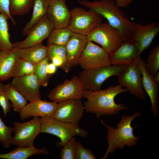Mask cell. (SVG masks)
<instances>
[{
    "mask_svg": "<svg viewBox=\"0 0 159 159\" xmlns=\"http://www.w3.org/2000/svg\"><path fill=\"white\" fill-rule=\"evenodd\" d=\"M119 84L107 89L96 91L84 90L83 97L86 99L84 104L86 112L96 115L99 118L102 116L117 115L122 110L128 108L123 103H117L115 97L118 95L128 92Z\"/></svg>",
    "mask_w": 159,
    "mask_h": 159,
    "instance_id": "6da1fadb",
    "label": "cell"
},
{
    "mask_svg": "<svg viewBox=\"0 0 159 159\" xmlns=\"http://www.w3.org/2000/svg\"><path fill=\"white\" fill-rule=\"evenodd\" d=\"M79 4L94 11L105 18L108 23L118 30L123 41L130 38L135 28V24L126 16L125 12L115 0H78Z\"/></svg>",
    "mask_w": 159,
    "mask_h": 159,
    "instance_id": "7a4b0ae2",
    "label": "cell"
},
{
    "mask_svg": "<svg viewBox=\"0 0 159 159\" xmlns=\"http://www.w3.org/2000/svg\"><path fill=\"white\" fill-rule=\"evenodd\" d=\"M140 115L139 112H135L132 116L123 115L116 127L110 126L101 120V123L107 129L106 139L108 144L105 155L101 159H106L109 154L112 155L116 149H123L125 146L132 147L136 145L140 137L135 136L133 130L140 125L134 127L131 126V123Z\"/></svg>",
    "mask_w": 159,
    "mask_h": 159,
    "instance_id": "3957f363",
    "label": "cell"
},
{
    "mask_svg": "<svg viewBox=\"0 0 159 159\" xmlns=\"http://www.w3.org/2000/svg\"><path fill=\"white\" fill-rule=\"evenodd\" d=\"M40 121V133H47L59 138L60 141L56 143L59 147L63 146L75 136L86 137L88 134L79 125L60 121L53 117H41Z\"/></svg>",
    "mask_w": 159,
    "mask_h": 159,
    "instance_id": "277c9868",
    "label": "cell"
},
{
    "mask_svg": "<svg viewBox=\"0 0 159 159\" xmlns=\"http://www.w3.org/2000/svg\"><path fill=\"white\" fill-rule=\"evenodd\" d=\"M126 66L110 64L96 68L83 69L79 78L84 90L92 91L101 90L103 83L108 78L117 76Z\"/></svg>",
    "mask_w": 159,
    "mask_h": 159,
    "instance_id": "5b68a950",
    "label": "cell"
},
{
    "mask_svg": "<svg viewBox=\"0 0 159 159\" xmlns=\"http://www.w3.org/2000/svg\"><path fill=\"white\" fill-rule=\"evenodd\" d=\"M71 13L67 27L74 33L87 36L102 22V17L91 9L76 7L71 11Z\"/></svg>",
    "mask_w": 159,
    "mask_h": 159,
    "instance_id": "8992f818",
    "label": "cell"
},
{
    "mask_svg": "<svg viewBox=\"0 0 159 159\" xmlns=\"http://www.w3.org/2000/svg\"><path fill=\"white\" fill-rule=\"evenodd\" d=\"M88 41L99 44L109 54L123 41L120 31L108 22H102L87 36Z\"/></svg>",
    "mask_w": 159,
    "mask_h": 159,
    "instance_id": "52a82bcc",
    "label": "cell"
},
{
    "mask_svg": "<svg viewBox=\"0 0 159 159\" xmlns=\"http://www.w3.org/2000/svg\"><path fill=\"white\" fill-rule=\"evenodd\" d=\"M13 132L11 144L26 147H34V142L40 133V118L34 117L31 120L23 122H13Z\"/></svg>",
    "mask_w": 159,
    "mask_h": 159,
    "instance_id": "ba28073f",
    "label": "cell"
},
{
    "mask_svg": "<svg viewBox=\"0 0 159 159\" xmlns=\"http://www.w3.org/2000/svg\"><path fill=\"white\" fill-rule=\"evenodd\" d=\"M136 61L126 66L117 76L118 81L137 98L145 100L147 95L143 87L141 73Z\"/></svg>",
    "mask_w": 159,
    "mask_h": 159,
    "instance_id": "9c48e42d",
    "label": "cell"
},
{
    "mask_svg": "<svg viewBox=\"0 0 159 159\" xmlns=\"http://www.w3.org/2000/svg\"><path fill=\"white\" fill-rule=\"evenodd\" d=\"M84 90L78 76H74L53 88L47 96L52 101L57 103L72 99L81 100Z\"/></svg>",
    "mask_w": 159,
    "mask_h": 159,
    "instance_id": "30bf717a",
    "label": "cell"
},
{
    "mask_svg": "<svg viewBox=\"0 0 159 159\" xmlns=\"http://www.w3.org/2000/svg\"><path fill=\"white\" fill-rule=\"evenodd\" d=\"M109 54L102 47L88 41L77 62L83 69H91L110 65Z\"/></svg>",
    "mask_w": 159,
    "mask_h": 159,
    "instance_id": "8fae6325",
    "label": "cell"
},
{
    "mask_svg": "<svg viewBox=\"0 0 159 159\" xmlns=\"http://www.w3.org/2000/svg\"><path fill=\"white\" fill-rule=\"evenodd\" d=\"M47 14L31 28L24 40L12 43L14 49H22L36 45L48 38L54 29Z\"/></svg>",
    "mask_w": 159,
    "mask_h": 159,
    "instance_id": "7c38bea8",
    "label": "cell"
},
{
    "mask_svg": "<svg viewBox=\"0 0 159 159\" xmlns=\"http://www.w3.org/2000/svg\"><path fill=\"white\" fill-rule=\"evenodd\" d=\"M85 110L81 99H72L57 103L53 117L60 121L79 125Z\"/></svg>",
    "mask_w": 159,
    "mask_h": 159,
    "instance_id": "4fadbf2b",
    "label": "cell"
},
{
    "mask_svg": "<svg viewBox=\"0 0 159 159\" xmlns=\"http://www.w3.org/2000/svg\"><path fill=\"white\" fill-rule=\"evenodd\" d=\"M140 56L137 44L130 38L109 54L110 62L111 65L127 66L136 61Z\"/></svg>",
    "mask_w": 159,
    "mask_h": 159,
    "instance_id": "5bb4252c",
    "label": "cell"
},
{
    "mask_svg": "<svg viewBox=\"0 0 159 159\" xmlns=\"http://www.w3.org/2000/svg\"><path fill=\"white\" fill-rule=\"evenodd\" d=\"M10 83L29 102L41 99V86L34 73L14 77Z\"/></svg>",
    "mask_w": 159,
    "mask_h": 159,
    "instance_id": "9a60e30c",
    "label": "cell"
},
{
    "mask_svg": "<svg viewBox=\"0 0 159 159\" xmlns=\"http://www.w3.org/2000/svg\"><path fill=\"white\" fill-rule=\"evenodd\" d=\"M88 42L87 36L73 32L65 46L66 62L63 70L68 72L71 68L77 65L78 61Z\"/></svg>",
    "mask_w": 159,
    "mask_h": 159,
    "instance_id": "2e32d148",
    "label": "cell"
},
{
    "mask_svg": "<svg viewBox=\"0 0 159 159\" xmlns=\"http://www.w3.org/2000/svg\"><path fill=\"white\" fill-rule=\"evenodd\" d=\"M135 29L130 38L137 44L140 55L151 44L159 32V24L153 22L146 25L135 24Z\"/></svg>",
    "mask_w": 159,
    "mask_h": 159,
    "instance_id": "e0dca14e",
    "label": "cell"
},
{
    "mask_svg": "<svg viewBox=\"0 0 159 159\" xmlns=\"http://www.w3.org/2000/svg\"><path fill=\"white\" fill-rule=\"evenodd\" d=\"M57 103L41 99L30 102L19 112L22 120L31 117H53Z\"/></svg>",
    "mask_w": 159,
    "mask_h": 159,
    "instance_id": "ac0fdd59",
    "label": "cell"
},
{
    "mask_svg": "<svg viewBox=\"0 0 159 159\" xmlns=\"http://www.w3.org/2000/svg\"><path fill=\"white\" fill-rule=\"evenodd\" d=\"M136 62L141 72L143 87L145 92L149 96L151 101L150 110L154 117L158 114V86L154 80L153 77L147 72L145 67V62L140 56Z\"/></svg>",
    "mask_w": 159,
    "mask_h": 159,
    "instance_id": "d6986e66",
    "label": "cell"
},
{
    "mask_svg": "<svg viewBox=\"0 0 159 159\" xmlns=\"http://www.w3.org/2000/svg\"><path fill=\"white\" fill-rule=\"evenodd\" d=\"M47 14L55 29L67 27L71 13L66 0H52L49 3Z\"/></svg>",
    "mask_w": 159,
    "mask_h": 159,
    "instance_id": "ffe728a7",
    "label": "cell"
},
{
    "mask_svg": "<svg viewBox=\"0 0 159 159\" xmlns=\"http://www.w3.org/2000/svg\"><path fill=\"white\" fill-rule=\"evenodd\" d=\"M16 58L22 59L34 64L47 57V46L42 42L29 47L14 49Z\"/></svg>",
    "mask_w": 159,
    "mask_h": 159,
    "instance_id": "44dd1931",
    "label": "cell"
},
{
    "mask_svg": "<svg viewBox=\"0 0 159 159\" xmlns=\"http://www.w3.org/2000/svg\"><path fill=\"white\" fill-rule=\"evenodd\" d=\"M49 153V150L46 148H38L34 146L28 147L18 146L9 152L0 154V158L26 159L34 155H47Z\"/></svg>",
    "mask_w": 159,
    "mask_h": 159,
    "instance_id": "7402d4cb",
    "label": "cell"
},
{
    "mask_svg": "<svg viewBox=\"0 0 159 159\" xmlns=\"http://www.w3.org/2000/svg\"><path fill=\"white\" fill-rule=\"evenodd\" d=\"M16 59L14 49L0 50V82L11 78V71Z\"/></svg>",
    "mask_w": 159,
    "mask_h": 159,
    "instance_id": "603a6c76",
    "label": "cell"
},
{
    "mask_svg": "<svg viewBox=\"0 0 159 159\" xmlns=\"http://www.w3.org/2000/svg\"><path fill=\"white\" fill-rule=\"evenodd\" d=\"M49 4L47 0H34L32 16L22 30L23 35H27L32 27L47 14Z\"/></svg>",
    "mask_w": 159,
    "mask_h": 159,
    "instance_id": "cb8c5ba5",
    "label": "cell"
},
{
    "mask_svg": "<svg viewBox=\"0 0 159 159\" xmlns=\"http://www.w3.org/2000/svg\"><path fill=\"white\" fill-rule=\"evenodd\" d=\"M5 90L9 100L11 103L14 111L19 113L28 104L27 100L10 83L5 85Z\"/></svg>",
    "mask_w": 159,
    "mask_h": 159,
    "instance_id": "d4e9b609",
    "label": "cell"
},
{
    "mask_svg": "<svg viewBox=\"0 0 159 159\" xmlns=\"http://www.w3.org/2000/svg\"><path fill=\"white\" fill-rule=\"evenodd\" d=\"M73 32L67 27L54 28L48 38L47 45L65 46Z\"/></svg>",
    "mask_w": 159,
    "mask_h": 159,
    "instance_id": "484cf974",
    "label": "cell"
},
{
    "mask_svg": "<svg viewBox=\"0 0 159 159\" xmlns=\"http://www.w3.org/2000/svg\"><path fill=\"white\" fill-rule=\"evenodd\" d=\"M8 19L4 15L0 14V48L13 50V44L10 39Z\"/></svg>",
    "mask_w": 159,
    "mask_h": 159,
    "instance_id": "4316f807",
    "label": "cell"
},
{
    "mask_svg": "<svg viewBox=\"0 0 159 159\" xmlns=\"http://www.w3.org/2000/svg\"><path fill=\"white\" fill-rule=\"evenodd\" d=\"M34 65L22 59L16 58L11 72V77H21L34 73Z\"/></svg>",
    "mask_w": 159,
    "mask_h": 159,
    "instance_id": "83f0119b",
    "label": "cell"
},
{
    "mask_svg": "<svg viewBox=\"0 0 159 159\" xmlns=\"http://www.w3.org/2000/svg\"><path fill=\"white\" fill-rule=\"evenodd\" d=\"M50 60L47 57L41 61L34 64V74L36 75L40 85L47 86L49 83L50 77L47 72V68Z\"/></svg>",
    "mask_w": 159,
    "mask_h": 159,
    "instance_id": "f1b7e54d",
    "label": "cell"
},
{
    "mask_svg": "<svg viewBox=\"0 0 159 159\" xmlns=\"http://www.w3.org/2000/svg\"><path fill=\"white\" fill-rule=\"evenodd\" d=\"M34 0H9V10L12 15L28 14L33 5Z\"/></svg>",
    "mask_w": 159,
    "mask_h": 159,
    "instance_id": "f546056e",
    "label": "cell"
},
{
    "mask_svg": "<svg viewBox=\"0 0 159 159\" xmlns=\"http://www.w3.org/2000/svg\"><path fill=\"white\" fill-rule=\"evenodd\" d=\"M145 67L148 74L154 77L159 71V45L153 48L145 62Z\"/></svg>",
    "mask_w": 159,
    "mask_h": 159,
    "instance_id": "4dcf8cb0",
    "label": "cell"
},
{
    "mask_svg": "<svg viewBox=\"0 0 159 159\" xmlns=\"http://www.w3.org/2000/svg\"><path fill=\"white\" fill-rule=\"evenodd\" d=\"M12 132L13 127L7 126L0 116V142L4 148L10 147Z\"/></svg>",
    "mask_w": 159,
    "mask_h": 159,
    "instance_id": "1f68e13d",
    "label": "cell"
},
{
    "mask_svg": "<svg viewBox=\"0 0 159 159\" xmlns=\"http://www.w3.org/2000/svg\"><path fill=\"white\" fill-rule=\"evenodd\" d=\"M76 142L75 138L73 137L63 146L60 154L61 159H75Z\"/></svg>",
    "mask_w": 159,
    "mask_h": 159,
    "instance_id": "d6a6232c",
    "label": "cell"
},
{
    "mask_svg": "<svg viewBox=\"0 0 159 159\" xmlns=\"http://www.w3.org/2000/svg\"><path fill=\"white\" fill-rule=\"evenodd\" d=\"M47 57L49 60L53 57H60L64 61L65 65L66 62V53L64 46L51 44L47 45Z\"/></svg>",
    "mask_w": 159,
    "mask_h": 159,
    "instance_id": "836d02e7",
    "label": "cell"
},
{
    "mask_svg": "<svg viewBox=\"0 0 159 159\" xmlns=\"http://www.w3.org/2000/svg\"><path fill=\"white\" fill-rule=\"evenodd\" d=\"M96 158L92 151L85 148L78 140L76 142L75 159H95Z\"/></svg>",
    "mask_w": 159,
    "mask_h": 159,
    "instance_id": "e575fe53",
    "label": "cell"
},
{
    "mask_svg": "<svg viewBox=\"0 0 159 159\" xmlns=\"http://www.w3.org/2000/svg\"><path fill=\"white\" fill-rule=\"evenodd\" d=\"M0 106L1 107L5 116L11 111L12 107L10 103L5 90V85L0 82Z\"/></svg>",
    "mask_w": 159,
    "mask_h": 159,
    "instance_id": "d590c367",
    "label": "cell"
},
{
    "mask_svg": "<svg viewBox=\"0 0 159 159\" xmlns=\"http://www.w3.org/2000/svg\"><path fill=\"white\" fill-rule=\"evenodd\" d=\"M9 6V0H0V14L5 15L14 25H16V21L10 13Z\"/></svg>",
    "mask_w": 159,
    "mask_h": 159,
    "instance_id": "8d00e7d4",
    "label": "cell"
},
{
    "mask_svg": "<svg viewBox=\"0 0 159 159\" xmlns=\"http://www.w3.org/2000/svg\"><path fill=\"white\" fill-rule=\"evenodd\" d=\"M50 60H51V62L55 65L57 68H60L62 69L64 66L65 62L60 57H53L50 59Z\"/></svg>",
    "mask_w": 159,
    "mask_h": 159,
    "instance_id": "74e56055",
    "label": "cell"
},
{
    "mask_svg": "<svg viewBox=\"0 0 159 159\" xmlns=\"http://www.w3.org/2000/svg\"><path fill=\"white\" fill-rule=\"evenodd\" d=\"M133 0H115L116 4L120 7H127L132 3Z\"/></svg>",
    "mask_w": 159,
    "mask_h": 159,
    "instance_id": "f35d334b",
    "label": "cell"
},
{
    "mask_svg": "<svg viewBox=\"0 0 159 159\" xmlns=\"http://www.w3.org/2000/svg\"><path fill=\"white\" fill-rule=\"evenodd\" d=\"M57 67L52 62L49 63L47 66V71L49 75L51 76L57 72Z\"/></svg>",
    "mask_w": 159,
    "mask_h": 159,
    "instance_id": "ab89813d",
    "label": "cell"
},
{
    "mask_svg": "<svg viewBox=\"0 0 159 159\" xmlns=\"http://www.w3.org/2000/svg\"><path fill=\"white\" fill-rule=\"evenodd\" d=\"M155 81L158 84L159 83V71H158L153 77Z\"/></svg>",
    "mask_w": 159,
    "mask_h": 159,
    "instance_id": "60d3db41",
    "label": "cell"
},
{
    "mask_svg": "<svg viewBox=\"0 0 159 159\" xmlns=\"http://www.w3.org/2000/svg\"><path fill=\"white\" fill-rule=\"evenodd\" d=\"M49 2V4L50 3V2L52 0H47Z\"/></svg>",
    "mask_w": 159,
    "mask_h": 159,
    "instance_id": "b9f144b4",
    "label": "cell"
},
{
    "mask_svg": "<svg viewBox=\"0 0 159 159\" xmlns=\"http://www.w3.org/2000/svg\"><path fill=\"white\" fill-rule=\"evenodd\" d=\"M1 49L0 48V50Z\"/></svg>",
    "mask_w": 159,
    "mask_h": 159,
    "instance_id": "7bdbcfd3",
    "label": "cell"
}]
</instances>
